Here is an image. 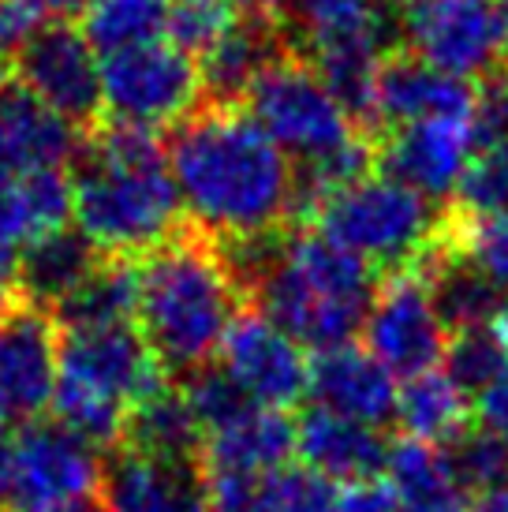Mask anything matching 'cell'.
Listing matches in <instances>:
<instances>
[{
  "instance_id": "7",
  "label": "cell",
  "mask_w": 508,
  "mask_h": 512,
  "mask_svg": "<svg viewBox=\"0 0 508 512\" xmlns=\"http://www.w3.org/2000/svg\"><path fill=\"white\" fill-rule=\"evenodd\" d=\"M318 232L374 266H415L438 240L434 202L393 176H363L314 210Z\"/></svg>"
},
{
  "instance_id": "2",
  "label": "cell",
  "mask_w": 508,
  "mask_h": 512,
  "mask_svg": "<svg viewBox=\"0 0 508 512\" xmlns=\"http://www.w3.org/2000/svg\"><path fill=\"white\" fill-rule=\"evenodd\" d=\"M240 288L258 296V311L303 348L333 352L355 341L374 303V270L322 232L277 240L217 243Z\"/></svg>"
},
{
  "instance_id": "35",
  "label": "cell",
  "mask_w": 508,
  "mask_h": 512,
  "mask_svg": "<svg viewBox=\"0 0 508 512\" xmlns=\"http://www.w3.org/2000/svg\"><path fill=\"white\" fill-rule=\"evenodd\" d=\"M333 501V483L311 468H281L258 479L254 512H325Z\"/></svg>"
},
{
  "instance_id": "41",
  "label": "cell",
  "mask_w": 508,
  "mask_h": 512,
  "mask_svg": "<svg viewBox=\"0 0 508 512\" xmlns=\"http://www.w3.org/2000/svg\"><path fill=\"white\" fill-rule=\"evenodd\" d=\"M19 262H23V243H15L0 228V307L19 299Z\"/></svg>"
},
{
  "instance_id": "24",
  "label": "cell",
  "mask_w": 508,
  "mask_h": 512,
  "mask_svg": "<svg viewBox=\"0 0 508 512\" xmlns=\"http://www.w3.org/2000/svg\"><path fill=\"white\" fill-rule=\"evenodd\" d=\"M101 255L75 232L60 228L42 240H34L19 262V299H27L42 311H57L60 303L94 273Z\"/></svg>"
},
{
  "instance_id": "8",
  "label": "cell",
  "mask_w": 508,
  "mask_h": 512,
  "mask_svg": "<svg viewBox=\"0 0 508 512\" xmlns=\"http://www.w3.org/2000/svg\"><path fill=\"white\" fill-rule=\"evenodd\" d=\"M243 101L247 116L299 165L337 154L359 139L355 120L307 60L277 57L254 79Z\"/></svg>"
},
{
  "instance_id": "19",
  "label": "cell",
  "mask_w": 508,
  "mask_h": 512,
  "mask_svg": "<svg viewBox=\"0 0 508 512\" xmlns=\"http://www.w3.org/2000/svg\"><path fill=\"white\" fill-rule=\"evenodd\" d=\"M396 393H400L396 378L367 348L344 344L333 352H318V359L311 363L307 397L314 400L318 412L378 430L396 415Z\"/></svg>"
},
{
  "instance_id": "18",
  "label": "cell",
  "mask_w": 508,
  "mask_h": 512,
  "mask_svg": "<svg viewBox=\"0 0 508 512\" xmlns=\"http://www.w3.org/2000/svg\"><path fill=\"white\" fill-rule=\"evenodd\" d=\"M105 512H210L198 464H172L154 456L116 449L101 464Z\"/></svg>"
},
{
  "instance_id": "16",
  "label": "cell",
  "mask_w": 508,
  "mask_h": 512,
  "mask_svg": "<svg viewBox=\"0 0 508 512\" xmlns=\"http://www.w3.org/2000/svg\"><path fill=\"white\" fill-rule=\"evenodd\" d=\"M475 128L471 116H430L419 124L393 128L385 139V176L419 191L423 199L441 202L456 195L467 165L475 161Z\"/></svg>"
},
{
  "instance_id": "23",
  "label": "cell",
  "mask_w": 508,
  "mask_h": 512,
  "mask_svg": "<svg viewBox=\"0 0 508 512\" xmlns=\"http://www.w3.org/2000/svg\"><path fill=\"white\" fill-rule=\"evenodd\" d=\"M385 483L393 490L396 509L404 512H464L467 486L452 464L449 445H426L404 438L389 449Z\"/></svg>"
},
{
  "instance_id": "36",
  "label": "cell",
  "mask_w": 508,
  "mask_h": 512,
  "mask_svg": "<svg viewBox=\"0 0 508 512\" xmlns=\"http://www.w3.org/2000/svg\"><path fill=\"white\" fill-rule=\"evenodd\" d=\"M464 214H508V150H482L456 187Z\"/></svg>"
},
{
  "instance_id": "48",
  "label": "cell",
  "mask_w": 508,
  "mask_h": 512,
  "mask_svg": "<svg viewBox=\"0 0 508 512\" xmlns=\"http://www.w3.org/2000/svg\"><path fill=\"white\" fill-rule=\"evenodd\" d=\"M0 512H4V498H0Z\"/></svg>"
},
{
  "instance_id": "13",
  "label": "cell",
  "mask_w": 508,
  "mask_h": 512,
  "mask_svg": "<svg viewBox=\"0 0 508 512\" xmlns=\"http://www.w3.org/2000/svg\"><path fill=\"white\" fill-rule=\"evenodd\" d=\"M15 83L83 131L101 116V57L68 23H45L15 57Z\"/></svg>"
},
{
  "instance_id": "39",
  "label": "cell",
  "mask_w": 508,
  "mask_h": 512,
  "mask_svg": "<svg viewBox=\"0 0 508 512\" xmlns=\"http://www.w3.org/2000/svg\"><path fill=\"white\" fill-rule=\"evenodd\" d=\"M325 512H396V498L385 479L348 483L333 490V501Z\"/></svg>"
},
{
  "instance_id": "11",
  "label": "cell",
  "mask_w": 508,
  "mask_h": 512,
  "mask_svg": "<svg viewBox=\"0 0 508 512\" xmlns=\"http://www.w3.org/2000/svg\"><path fill=\"white\" fill-rule=\"evenodd\" d=\"M396 19L411 57L452 79L490 75L505 57L497 0H400Z\"/></svg>"
},
{
  "instance_id": "34",
  "label": "cell",
  "mask_w": 508,
  "mask_h": 512,
  "mask_svg": "<svg viewBox=\"0 0 508 512\" xmlns=\"http://www.w3.org/2000/svg\"><path fill=\"white\" fill-rule=\"evenodd\" d=\"M184 400L191 415H195L202 438L213 434V430L228 427L232 419H240L247 408H254V400H247L240 393V385L228 378L221 367H202L195 374H187L184 385Z\"/></svg>"
},
{
  "instance_id": "27",
  "label": "cell",
  "mask_w": 508,
  "mask_h": 512,
  "mask_svg": "<svg viewBox=\"0 0 508 512\" xmlns=\"http://www.w3.org/2000/svg\"><path fill=\"white\" fill-rule=\"evenodd\" d=\"M71 225V172L45 169L0 184V228L23 243L27 251L34 240Z\"/></svg>"
},
{
  "instance_id": "17",
  "label": "cell",
  "mask_w": 508,
  "mask_h": 512,
  "mask_svg": "<svg viewBox=\"0 0 508 512\" xmlns=\"http://www.w3.org/2000/svg\"><path fill=\"white\" fill-rule=\"evenodd\" d=\"M83 131L49 113L19 83H0V184L45 169H68L83 150Z\"/></svg>"
},
{
  "instance_id": "37",
  "label": "cell",
  "mask_w": 508,
  "mask_h": 512,
  "mask_svg": "<svg viewBox=\"0 0 508 512\" xmlns=\"http://www.w3.org/2000/svg\"><path fill=\"white\" fill-rule=\"evenodd\" d=\"M471 128H475L479 154L482 150H508V75H490L475 90Z\"/></svg>"
},
{
  "instance_id": "14",
  "label": "cell",
  "mask_w": 508,
  "mask_h": 512,
  "mask_svg": "<svg viewBox=\"0 0 508 512\" xmlns=\"http://www.w3.org/2000/svg\"><path fill=\"white\" fill-rule=\"evenodd\" d=\"M60 326L53 314L15 299L0 307V427H30L53 404Z\"/></svg>"
},
{
  "instance_id": "42",
  "label": "cell",
  "mask_w": 508,
  "mask_h": 512,
  "mask_svg": "<svg viewBox=\"0 0 508 512\" xmlns=\"http://www.w3.org/2000/svg\"><path fill=\"white\" fill-rule=\"evenodd\" d=\"M27 4L42 15V19H57V23H64L68 15H83V8L90 4V0H27Z\"/></svg>"
},
{
  "instance_id": "29",
  "label": "cell",
  "mask_w": 508,
  "mask_h": 512,
  "mask_svg": "<svg viewBox=\"0 0 508 512\" xmlns=\"http://www.w3.org/2000/svg\"><path fill=\"white\" fill-rule=\"evenodd\" d=\"M135 311H139V262L101 258L94 273L53 311V322L60 329H98L131 322Z\"/></svg>"
},
{
  "instance_id": "33",
  "label": "cell",
  "mask_w": 508,
  "mask_h": 512,
  "mask_svg": "<svg viewBox=\"0 0 508 512\" xmlns=\"http://www.w3.org/2000/svg\"><path fill=\"white\" fill-rule=\"evenodd\" d=\"M236 27V8L228 0H169L165 38L191 57H206Z\"/></svg>"
},
{
  "instance_id": "46",
  "label": "cell",
  "mask_w": 508,
  "mask_h": 512,
  "mask_svg": "<svg viewBox=\"0 0 508 512\" xmlns=\"http://www.w3.org/2000/svg\"><path fill=\"white\" fill-rule=\"evenodd\" d=\"M497 8H501V30H505V53H508V0H497Z\"/></svg>"
},
{
  "instance_id": "43",
  "label": "cell",
  "mask_w": 508,
  "mask_h": 512,
  "mask_svg": "<svg viewBox=\"0 0 508 512\" xmlns=\"http://www.w3.org/2000/svg\"><path fill=\"white\" fill-rule=\"evenodd\" d=\"M464 512H508V483H497L490 490H479L467 501Z\"/></svg>"
},
{
  "instance_id": "49",
  "label": "cell",
  "mask_w": 508,
  "mask_h": 512,
  "mask_svg": "<svg viewBox=\"0 0 508 512\" xmlns=\"http://www.w3.org/2000/svg\"><path fill=\"white\" fill-rule=\"evenodd\" d=\"M396 512H404V509H396Z\"/></svg>"
},
{
  "instance_id": "26",
  "label": "cell",
  "mask_w": 508,
  "mask_h": 512,
  "mask_svg": "<svg viewBox=\"0 0 508 512\" xmlns=\"http://www.w3.org/2000/svg\"><path fill=\"white\" fill-rule=\"evenodd\" d=\"M396 419L408 430L411 441L426 445H452L464 438L471 423V397L449 370H426L419 378H408L396 393Z\"/></svg>"
},
{
  "instance_id": "28",
  "label": "cell",
  "mask_w": 508,
  "mask_h": 512,
  "mask_svg": "<svg viewBox=\"0 0 508 512\" xmlns=\"http://www.w3.org/2000/svg\"><path fill=\"white\" fill-rule=\"evenodd\" d=\"M120 449L172 460V464H198L202 453V430L187 408L184 389H161L157 397L142 400L135 412L127 415L124 441Z\"/></svg>"
},
{
  "instance_id": "1",
  "label": "cell",
  "mask_w": 508,
  "mask_h": 512,
  "mask_svg": "<svg viewBox=\"0 0 508 512\" xmlns=\"http://www.w3.org/2000/svg\"><path fill=\"white\" fill-rule=\"evenodd\" d=\"M165 154L180 206L206 240H258L296 214L292 161L247 109H198L176 128Z\"/></svg>"
},
{
  "instance_id": "47",
  "label": "cell",
  "mask_w": 508,
  "mask_h": 512,
  "mask_svg": "<svg viewBox=\"0 0 508 512\" xmlns=\"http://www.w3.org/2000/svg\"><path fill=\"white\" fill-rule=\"evenodd\" d=\"M0 83H4V60H0Z\"/></svg>"
},
{
  "instance_id": "25",
  "label": "cell",
  "mask_w": 508,
  "mask_h": 512,
  "mask_svg": "<svg viewBox=\"0 0 508 512\" xmlns=\"http://www.w3.org/2000/svg\"><path fill=\"white\" fill-rule=\"evenodd\" d=\"M277 57L281 53H277L273 23H266V19L236 23L206 57H198L202 94L210 98V105H236L240 98H247L251 83Z\"/></svg>"
},
{
  "instance_id": "3",
  "label": "cell",
  "mask_w": 508,
  "mask_h": 512,
  "mask_svg": "<svg viewBox=\"0 0 508 512\" xmlns=\"http://www.w3.org/2000/svg\"><path fill=\"white\" fill-rule=\"evenodd\" d=\"M180 195L154 131L105 124L71 172V225L101 258H146L176 236Z\"/></svg>"
},
{
  "instance_id": "10",
  "label": "cell",
  "mask_w": 508,
  "mask_h": 512,
  "mask_svg": "<svg viewBox=\"0 0 508 512\" xmlns=\"http://www.w3.org/2000/svg\"><path fill=\"white\" fill-rule=\"evenodd\" d=\"M101 453L60 427L30 423L12 438L4 509L12 512H64L83 505L101 486Z\"/></svg>"
},
{
  "instance_id": "30",
  "label": "cell",
  "mask_w": 508,
  "mask_h": 512,
  "mask_svg": "<svg viewBox=\"0 0 508 512\" xmlns=\"http://www.w3.org/2000/svg\"><path fill=\"white\" fill-rule=\"evenodd\" d=\"M430 258H434V270L426 273V281H430L438 314L449 333L486 326V322H494L497 314L508 307V292L490 285L482 273H475L456 255L441 251V255Z\"/></svg>"
},
{
  "instance_id": "15",
  "label": "cell",
  "mask_w": 508,
  "mask_h": 512,
  "mask_svg": "<svg viewBox=\"0 0 508 512\" xmlns=\"http://www.w3.org/2000/svg\"><path fill=\"white\" fill-rule=\"evenodd\" d=\"M221 363L240 393L258 408H292L299 397H307L311 382V359L307 348L296 344L277 322H269L262 311H240L221 341Z\"/></svg>"
},
{
  "instance_id": "21",
  "label": "cell",
  "mask_w": 508,
  "mask_h": 512,
  "mask_svg": "<svg viewBox=\"0 0 508 512\" xmlns=\"http://www.w3.org/2000/svg\"><path fill=\"white\" fill-rule=\"evenodd\" d=\"M296 453L303 456V468L322 475L325 483L348 486L378 479L389 460V445L374 427L311 408L296 423Z\"/></svg>"
},
{
  "instance_id": "12",
  "label": "cell",
  "mask_w": 508,
  "mask_h": 512,
  "mask_svg": "<svg viewBox=\"0 0 508 512\" xmlns=\"http://www.w3.org/2000/svg\"><path fill=\"white\" fill-rule=\"evenodd\" d=\"M363 329L370 356L404 382L438 370L441 356L449 352V329L441 322L426 273L419 270H396L374 292Z\"/></svg>"
},
{
  "instance_id": "6",
  "label": "cell",
  "mask_w": 508,
  "mask_h": 512,
  "mask_svg": "<svg viewBox=\"0 0 508 512\" xmlns=\"http://www.w3.org/2000/svg\"><path fill=\"white\" fill-rule=\"evenodd\" d=\"M299 38L311 53V68L333 90L352 120L370 124L374 83L389 45L400 34L396 4L389 0H296Z\"/></svg>"
},
{
  "instance_id": "40",
  "label": "cell",
  "mask_w": 508,
  "mask_h": 512,
  "mask_svg": "<svg viewBox=\"0 0 508 512\" xmlns=\"http://www.w3.org/2000/svg\"><path fill=\"white\" fill-rule=\"evenodd\" d=\"M479 427L508 445V367L479 393Z\"/></svg>"
},
{
  "instance_id": "32",
  "label": "cell",
  "mask_w": 508,
  "mask_h": 512,
  "mask_svg": "<svg viewBox=\"0 0 508 512\" xmlns=\"http://www.w3.org/2000/svg\"><path fill=\"white\" fill-rule=\"evenodd\" d=\"M445 251L508 292V214H464L449 228Z\"/></svg>"
},
{
  "instance_id": "31",
  "label": "cell",
  "mask_w": 508,
  "mask_h": 512,
  "mask_svg": "<svg viewBox=\"0 0 508 512\" xmlns=\"http://www.w3.org/2000/svg\"><path fill=\"white\" fill-rule=\"evenodd\" d=\"M83 34L98 57L161 42L169 30V0H90L83 8Z\"/></svg>"
},
{
  "instance_id": "22",
  "label": "cell",
  "mask_w": 508,
  "mask_h": 512,
  "mask_svg": "<svg viewBox=\"0 0 508 512\" xmlns=\"http://www.w3.org/2000/svg\"><path fill=\"white\" fill-rule=\"evenodd\" d=\"M292 456H296V423L288 419V412L254 404L228 427L202 438L198 468L262 479L269 471L288 468Z\"/></svg>"
},
{
  "instance_id": "5",
  "label": "cell",
  "mask_w": 508,
  "mask_h": 512,
  "mask_svg": "<svg viewBox=\"0 0 508 512\" xmlns=\"http://www.w3.org/2000/svg\"><path fill=\"white\" fill-rule=\"evenodd\" d=\"M169 389V370L135 322L60 333L53 423L90 449H120L127 415Z\"/></svg>"
},
{
  "instance_id": "45",
  "label": "cell",
  "mask_w": 508,
  "mask_h": 512,
  "mask_svg": "<svg viewBox=\"0 0 508 512\" xmlns=\"http://www.w3.org/2000/svg\"><path fill=\"white\" fill-rule=\"evenodd\" d=\"M64 512H105V505H101V501H83V505H71V509H64Z\"/></svg>"
},
{
  "instance_id": "9",
  "label": "cell",
  "mask_w": 508,
  "mask_h": 512,
  "mask_svg": "<svg viewBox=\"0 0 508 512\" xmlns=\"http://www.w3.org/2000/svg\"><path fill=\"white\" fill-rule=\"evenodd\" d=\"M202 72L198 60L169 38L101 57V116L139 131L180 128L198 113Z\"/></svg>"
},
{
  "instance_id": "20",
  "label": "cell",
  "mask_w": 508,
  "mask_h": 512,
  "mask_svg": "<svg viewBox=\"0 0 508 512\" xmlns=\"http://www.w3.org/2000/svg\"><path fill=\"white\" fill-rule=\"evenodd\" d=\"M475 86L438 72L411 53H389L374 83V113L370 124H419L430 116H471Z\"/></svg>"
},
{
  "instance_id": "38",
  "label": "cell",
  "mask_w": 508,
  "mask_h": 512,
  "mask_svg": "<svg viewBox=\"0 0 508 512\" xmlns=\"http://www.w3.org/2000/svg\"><path fill=\"white\" fill-rule=\"evenodd\" d=\"M42 27L45 19L30 8L27 0H0V60L8 64V60L19 57Z\"/></svg>"
},
{
  "instance_id": "44",
  "label": "cell",
  "mask_w": 508,
  "mask_h": 512,
  "mask_svg": "<svg viewBox=\"0 0 508 512\" xmlns=\"http://www.w3.org/2000/svg\"><path fill=\"white\" fill-rule=\"evenodd\" d=\"M236 12H247L251 19H273V15H281L288 4H296V0H228Z\"/></svg>"
},
{
  "instance_id": "4",
  "label": "cell",
  "mask_w": 508,
  "mask_h": 512,
  "mask_svg": "<svg viewBox=\"0 0 508 512\" xmlns=\"http://www.w3.org/2000/svg\"><path fill=\"white\" fill-rule=\"evenodd\" d=\"M240 281L206 236H172L139 262V329L169 374H195L240 314Z\"/></svg>"
}]
</instances>
